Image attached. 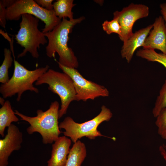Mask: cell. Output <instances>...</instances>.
<instances>
[{
  "label": "cell",
  "mask_w": 166,
  "mask_h": 166,
  "mask_svg": "<svg viewBox=\"0 0 166 166\" xmlns=\"http://www.w3.org/2000/svg\"><path fill=\"white\" fill-rule=\"evenodd\" d=\"M85 19L84 16L72 20L63 18L52 31L44 33L48 39L45 47L47 56L55 58L57 53L59 56V63L67 67L77 68L79 65L77 59L72 49L68 46L69 35L74 26Z\"/></svg>",
  "instance_id": "cell-1"
},
{
  "label": "cell",
  "mask_w": 166,
  "mask_h": 166,
  "mask_svg": "<svg viewBox=\"0 0 166 166\" xmlns=\"http://www.w3.org/2000/svg\"><path fill=\"white\" fill-rule=\"evenodd\" d=\"M59 107V102L55 101L51 103L49 108L46 111L38 110L37 115L34 117L25 115L17 110L14 112L21 120L30 124L26 129L28 134L31 135L35 132H38L42 136L43 143L50 144L57 140L61 132L58 122Z\"/></svg>",
  "instance_id": "cell-2"
},
{
  "label": "cell",
  "mask_w": 166,
  "mask_h": 166,
  "mask_svg": "<svg viewBox=\"0 0 166 166\" xmlns=\"http://www.w3.org/2000/svg\"><path fill=\"white\" fill-rule=\"evenodd\" d=\"M14 64V69L12 77L7 83L2 84L0 86V93L3 97L5 99L11 97L17 94L16 100L19 101L22 94L26 91L29 90L38 93L39 90L34 86L33 83L48 71L49 65L30 70L27 69L15 59Z\"/></svg>",
  "instance_id": "cell-3"
},
{
  "label": "cell",
  "mask_w": 166,
  "mask_h": 166,
  "mask_svg": "<svg viewBox=\"0 0 166 166\" xmlns=\"http://www.w3.org/2000/svg\"><path fill=\"white\" fill-rule=\"evenodd\" d=\"M46 84L48 89L57 94L61 101L59 110V119L66 114L69 106L73 101H76V93L73 81L68 74L49 69L35 82L36 85Z\"/></svg>",
  "instance_id": "cell-4"
},
{
  "label": "cell",
  "mask_w": 166,
  "mask_h": 166,
  "mask_svg": "<svg viewBox=\"0 0 166 166\" xmlns=\"http://www.w3.org/2000/svg\"><path fill=\"white\" fill-rule=\"evenodd\" d=\"M21 18L20 29L15 38L17 43L24 49L17 58L25 56L29 52L33 57L38 58L39 56L38 49L40 45L48 42L44 34L39 30V19L29 14H23Z\"/></svg>",
  "instance_id": "cell-5"
},
{
  "label": "cell",
  "mask_w": 166,
  "mask_h": 166,
  "mask_svg": "<svg viewBox=\"0 0 166 166\" xmlns=\"http://www.w3.org/2000/svg\"><path fill=\"white\" fill-rule=\"evenodd\" d=\"M113 116L110 110L103 105L100 113L93 119L81 123L75 122L69 117H66L59 124L60 128H63L64 135L70 138L74 143L78 139L85 136L90 140H94L97 136H104L98 130V126L104 121L110 120Z\"/></svg>",
  "instance_id": "cell-6"
},
{
  "label": "cell",
  "mask_w": 166,
  "mask_h": 166,
  "mask_svg": "<svg viewBox=\"0 0 166 166\" xmlns=\"http://www.w3.org/2000/svg\"><path fill=\"white\" fill-rule=\"evenodd\" d=\"M24 14L32 15L43 22L45 24L42 30L44 33L52 31L61 21L56 16L53 10H47L34 0H16L6 8L7 20H18Z\"/></svg>",
  "instance_id": "cell-7"
},
{
  "label": "cell",
  "mask_w": 166,
  "mask_h": 166,
  "mask_svg": "<svg viewBox=\"0 0 166 166\" xmlns=\"http://www.w3.org/2000/svg\"><path fill=\"white\" fill-rule=\"evenodd\" d=\"M59 68L73 80L76 93V101L93 100L99 97H107L109 92L104 86L84 78L75 68L64 66L58 61Z\"/></svg>",
  "instance_id": "cell-8"
},
{
  "label": "cell",
  "mask_w": 166,
  "mask_h": 166,
  "mask_svg": "<svg viewBox=\"0 0 166 166\" xmlns=\"http://www.w3.org/2000/svg\"><path fill=\"white\" fill-rule=\"evenodd\" d=\"M149 13V7L141 4H130L120 11H116L113 14V18H116L121 28L120 39L125 42L133 34V25L137 20L148 17Z\"/></svg>",
  "instance_id": "cell-9"
},
{
  "label": "cell",
  "mask_w": 166,
  "mask_h": 166,
  "mask_svg": "<svg viewBox=\"0 0 166 166\" xmlns=\"http://www.w3.org/2000/svg\"><path fill=\"white\" fill-rule=\"evenodd\" d=\"M22 141V132L17 126L11 124L4 138L0 139V166H7L9 156L14 151L20 149Z\"/></svg>",
  "instance_id": "cell-10"
},
{
  "label": "cell",
  "mask_w": 166,
  "mask_h": 166,
  "mask_svg": "<svg viewBox=\"0 0 166 166\" xmlns=\"http://www.w3.org/2000/svg\"><path fill=\"white\" fill-rule=\"evenodd\" d=\"M143 45V48L157 49L166 55V26L162 16L156 18Z\"/></svg>",
  "instance_id": "cell-11"
},
{
  "label": "cell",
  "mask_w": 166,
  "mask_h": 166,
  "mask_svg": "<svg viewBox=\"0 0 166 166\" xmlns=\"http://www.w3.org/2000/svg\"><path fill=\"white\" fill-rule=\"evenodd\" d=\"M153 26V24H151L136 31L128 40L123 42L121 51V55L128 63L131 61L136 49L142 46Z\"/></svg>",
  "instance_id": "cell-12"
},
{
  "label": "cell",
  "mask_w": 166,
  "mask_h": 166,
  "mask_svg": "<svg viewBox=\"0 0 166 166\" xmlns=\"http://www.w3.org/2000/svg\"><path fill=\"white\" fill-rule=\"evenodd\" d=\"M52 145L50 159L47 166H65L69 153L71 140L64 136L59 137Z\"/></svg>",
  "instance_id": "cell-13"
},
{
  "label": "cell",
  "mask_w": 166,
  "mask_h": 166,
  "mask_svg": "<svg viewBox=\"0 0 166 166\" xmlns=\"http://www.w3.org/2000/svg\"><path fill=\"white\" fill-rule=\"evenodd\" d=\"M86 153L85 144L79 140H77L70 148L65 166H81Z\"/></svg>",
  "instance_id": "cell-14"
},
{
  "label": "cell",
  "mask_w": 166,
  "mask_h": 166,
  "mask_svg": "<svg viewBox=\"0 0 166 166\" xmlns=\"http://www.w3.org/2000/svg\"><path fill=\"white\" fill-rule=\"evenodd\" d=\"M15 115L10 101L9 100L6 101L0 109V134L2 137L5 136L6 128L9 127L12 122L19 121V119Z\"/></svg>",
  "instance_id": "cell-15"
},
{
  "label": "cell",
  "mask_w": 166,
  "mask_h": 166,
  "mask_svg": "<svg viewBox=\"0 0 166 166\" xmlns=\"http://www.w3.org/2000/svg\"><path fill=\"white\" fill-rule=\"evenodd\" d=\"M53 4L55 14L60 19L68 18L72 20L74 19L72 9L76 4L73 0H57Z\"/></svg>",
  "instance_id": "cell-16"
},
{
  "label": "cell",
  "mask_w": 166,
  "mask_h": 166,
  "mask_svg": "<svg viewBox=\"0 0 166 166\" xmlns=\"http://www.w3.org/2000/svg\"><path fill=\"white\" fill-rule=\"evenodd\" d=\"M136 55L148 61L157 62L166 68V55L162 53H158L153 49L142 48L137 50Z\"/></svg>",
  "instance_id": "cell-17"
},
{
  "label": "cell",
  "mask_w": 166,
  "mask_h": 166,
  "mask_svg": "<svg viewBox=\"0 0 166 166\" xmlns=\"http://www.w3.org/2000/svg\"><path fill=\"white\" fill-rule=\"evenodd\" d=\"M4 59L0 67V82L2 84L7 83L10 79L9 69L11 66L13 61L11 51L5 48L4 50Z\"/></svg>",
  "instance_id": "cell-18"
},
{
  "label": "cell",
  "mask_w": 166,
  "mask_h": 166,
  "mask_svg": "<svg viewBox=\"0 0 166 166\" xmlns=\"http://www.w3.org/2000/svg\"><path fill=\"white\" fill-rule=\"evenodd\" d=\"M166 108V79L156 99L152 113L156 117L163 109Z\"/></svg>",
  "instance_id": "cell-19"
},
{
  "label": "cell",
  "mask_w": 166,
  "mask_h": 166,
  "mask_svg": "<svg viewBox=\"0 0 166 166\" xmlns=\"http://www.w3.org/2000/svg\"><path fill=\"white\" fill-rule=\"evenodd\" d=\"M103 30L108 34L115 33L120 37L121 35V28L117 19L113 18L111 21L106 20L102 24Z\"/></svg>",
  "instance_id": "cell-20"
},
{
  "label": "cell",
  "mask_w": 166,
  "mask_h": 166,
  "mask_svg": "<svg viewBox=\"0 0 166 166\" xmlns=\"http://www.w3.org/2000/svg\"><path fill=\"white\" fill-rule=\"evenodd\" d=\"M156 118L158 133L163 139H166V108L162 109Z\"/></svg>",
  "instance_id": "cell-21"
},
{
  "label": "cell",
  "mask_w": 166,
  "mask_h": 166,
  "mask_svg": "<svg viewBox=\"0 0 166 166\" xmlns=\"http://www.w3.org/2000/svg\"><path fill=\"white\" fill-rule=\"evenodd\" d=\"M35 2L40 6L49 10L53 9V0H35Z\"/></svg>",
  "instance_id": "cell-22"
},
{
  "label": "cell",
  "mask_w": 166,
  "mask_h": 166,
  "mask_svg": "<svg viewBox=\"0 0 166 166\" xmlns=\"http://www.w3.org/2000/svg\"><path fill=\"white\" fill-rule=\"evenodd\" d=\"M6 8L0 2V25L5 28L6 24Z\"/></svg>",
  "instance_id": "cell-23"
},
{
  "label": "cell",
  "mask_w": 166,
  "mask_h": 166,
  "mask_svg": "<svg viewBox=\"0 0 166 166\" xmlns=\"http://www.w3.org/2000/svg\"><path fill=\"white\" fill-rule=\"evenodd\" d=\"M160 12L162 15L166 26V2L160 5Z\"/></svg>",
  "instance_id": "cell-24"
},
{
  "label": "cell",
  "mask_w": 166,
  "mask_h": 166,
  "mask_svg": "<svg viewBox=\"0 0 166 166\" xmlns=\"http://www.w3.org/2000/svg\"><path fill=\"white\" fill-rule=\"evenodd\" d=\"M14 0H1L0 2L6 8L11 6L15 2Z\"/></svg>",
  "instance_id": "cell-25"
},
{
  "label": "cell",
  "mask_w": 166,
  "mask_h": 166,
  "mask_svg": "<svg viewBox=\"0 0 166 166\" xmlns=\"http://www.w3.org/2000/svg\"><path fill=\"white\" fill-rule=\"evenodd\" d=\"M4 99V98L2 97H0V103L2 106L4 104L5 102Z\"/></svg>",
  "instance_id": "cell-26"
},
{
  "label": "cell",
  "mask_w": 166,
  "mask_h": 166,
  "mask_svg": "<svg viewBox=\"0 0 166 166\" xmlns=\"http://www.w3.org/2000/svg\"><path fill=\"white\" fill-rule=\"evenodd\" d=\"M95 2L100 4V5H102L104 2L103 0H97L96 1H95Z\"/></svg>",
  "instance_id": "cell-27"
}]
</instances>
